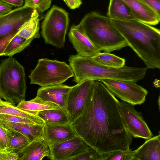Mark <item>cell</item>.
I'll use <instances>...</instances> for the list:
<instances>
[{"label":"cell","instance_id":"ba28073f","mask_svg":"<svg viewBox=\"0 0 160 160\" xmlns=\"http://www.w3.org/2000/svg\"><path fill=\"white\" fill-rule=\"evenodd\" d=\"M100 81L115 97L133 106L143 103L148 94L146 89L135 82L110 79Z\"/></svg>","mask_w":160,"mask_h":160},{"label":"cell","instance_id":"836d02e7","mask_svg":"<svg viewBox=\"0 0 160 160\" xmlns=\"http://www.w3.org/2000/svg\"><path fill=\"white\" fill-rule=\"evenodd\" d=\"M160 16V0H142Z\"/></svg>","mask_w":160,"mask_h":160},{"label":"cell","instance_id":"4fadbf2b","mask_svg":"<svg viewBox=\"0 0 160 160\" xmlns=\"http://www.w3.org/2000/svg\"><path fill=\"white\" fill-rule=\"evenodd\" d=\"M68 38L78 55L92 57L100 52L79 24L71 27Z\"/></svg>","mask_w":160,"mask_h":160},{"label":"cell","instance_id":"d4e9b609","mask_svg":"<svg viewBox=\"0 0 160 160\" xmlns=\"http://www.w3.org/2000/svg\"><path fill=\"white\" fill-rule=\"evenodd\" d=\"M5 129L8 141L6 152L17 154L31 142L26 136L21 133Z\"/></svg>","mask_w":160,"mask_h":160},{"label":"cell","instance_id":"6da1fadb","mask_svg":"<svg viewBox=\"0 0 160 160\" xmlns=\"http://www.w3.org/2000/svg\"><path fill=\"white\" fill-rule=\"evenodd\" d=\"M71 124L78 136L104 155L127 150L132 142L122 118L119 101L100 81L94 80L89 104Z\"/></svg>","mask_w":160,"mask_h":160},{"label":"cell","instance_id":"d590c367","mask_svg":"<svg viewBox=\"0 0 160 160\" xmlns=\"http://www.w3.org/2000/svg\"><path fill=\"white\" fill-rule=\"evenodd\" d=\"M12 7V6L0 0V17L10 12Z\"/></svg>","mask_w":160,"mask_h":160},{"label":"cell","instance_id":"1f68e13d","mask_svg":"<svg viewBox=\"0 0 160 160\" xmlns=\"http://www.w3.org/2000/svg\"><path fill=\"white\" fill-rule=\"evenodd\" d=\"M18 29L14 30L0 38V56H3L4 51L12 38L15 35Z\"/></svg>","mask_w":160,"mask_h":160},{"label":"cell","instance_id":"cb8c5ba5","mask_svg":"<svg viewBox=\"0 0 160 160\" xmlns=\"http://www.w3.org/2000/svg\"><path fill=\"white\" fill-rule=\"evenodd\" d=\"M17 106L23 110L35 114L43 110L61 108L55 103L45 101L37 96L30 101L24 100L19 102Z\"/></svg>","mask_w":160,"mask_h":160},{"label":"cell","instance_id":"f1b7e54d","mask_svg":"<svg viewBox=\"0 0 160 160\" xmlns=\"http://www.w3.org/2000/svg\"><path fill=\"white\" fill-rule=\"evenodd\" d=\"M52 0H25L23 6L25 8H32L38 13L43 12L49 8Z\"/></svg>","mask_w":160,"mask_h":160},{"label":"cell","instance_id":"d6986e66","mask_svg":"<svg viewBox=\"0 0 160 160\" xmlns=\"http://www.w3.org/2000/svg\"><path fill=\"white\" fill-rule=\"evenodd\" d=\"M134 160H160V134L147 139L133 151Z\"/></svg>","mask_w":160,"mask_h":160},{"label":"cell","instance_id":"ffe728a7","mask_svg":"<svg viewBox=\"0 0 160 160\" xmlns=\"http://www.w3.org/2000/svg\"><path fill=\"white\" fill-rule=\"evenodd\" d=\"M0 114L15 116L28 119L36 124H44V121L36 114L21 109L15 105L4 101L0 98Z\"/></svg>","mask_w":160,"mask_h":160},{"label":"cell","instance_id":"5b68a950","mask_svg":"<svg viewBox=\"0 0 160 160\" xmlns=\"http://www.w3.org/2000/svg\"><path fill=\"white\" fill-rule=\"evenodd\" d=\"M27 88L24 67L9 57L0 63V98L14 105L25 100Z\"/></svg>","mask_w":160,"mask_h":160},{"label":"cell","instance_id":"277c9868","mask_svg":"<svg viewBox=\"0 0 160 160\" xmlns=\"http://www.w3.org/2000/svg\"><path fill=\"white\" fill-rule=\"evenodd\" d=\"M79 24L100 52H110L128 46L107 16L91 12L85 16Z\"/></svg>","mask_w":160,"mask_h":160},{"label":"cell","instance_id":"9c48e42d","mask_svg":"<svg viewBox=\"0 0 160 160\" xmlns=\"http://www.w3.org/2000/svg\"><path fill=\"white\" fill-rule=\"evenodd\" d=\"M94 80H87L73 86L69 94L66 110L72 123L84 112L89 104L93 93Z\"/></svg>","mask_w":160,"mask_h":160},{"label":"cell","instance_id":"8d00e7d4","mask_svg":"<svg viewBox=\"0 0 160 160\" xmlns=\"http://www.w3.org/2000/svg\"><path fill=\"white\" fill-rule=\"evenodd\" d=\"M68 6L71 9L78 8L82 4V0H63Z\"/></svg>","mask_w":160,"mask_h":160},{"label":"cell","instance_id":"3957f363","mask_svg":"<svg viewBox=\"0 0 160 160\" xmlns=\"http://www.w3.org/2000/svg\"><path fill=\"white\" fill-rule=\"evenodd\" d=\"M69 65L73 73V81L78 83L87 80L104 79L137 82L145 76L147 68L124 66L120 68H108L95 62L92 57L70 55Z\"/></svg>","mask_w":160,"mask_h":160},{"label":"cell","instance_id":"5bb4252c","mask_svg":"<svg viewBox=\"0 0 160 160\" xmlns=\"http://www.w3.org/2000/svg\"><path fill=\"white\" fill-rule=\"evenodd\" d=\"M73 87L62 84L41 87L38 89L36 96L66 110L68 97Z\"/></svg>","mask_w":160,"mask_h":160},{"label":"cell","instance_id":"7c38bea8","mask_svg":"<svg viewBox=\"0 0 160 160\" xmlns=\"http://www.w3.org/2000/svg\"><path fill=\"white\" fill-rule=\"evenodd\" d=\"M34 10L23 6L12 10L0 17V38L18 29L31 17Z\"/></svg>","mask_w":160,"mask_h":160},{"label":"cell","instance_id":"7a4b0ae2","mask_svg":"<svg viewBox=\"0 0 160 160\" xmlns=\"http://www.w3.org/2000/svg\"><path fill=\"white\" fill-rule=\"evenodd\" d=\"M110 19L147 69H160V30L136 19Z\"/></svg>","mask_w":160,"mask_h":160},{"label":"cell","instance_id":"9a60e30c","mask_svg":"<svg viewBox=\"0 0 160 160\" xmlns=\"http://www.w3.org/2000/svg\"><path fill=\"white\" fill-rule=\"evenodd\" d=\"M45 139L49 146L57 144L78 135L71 123L54 124L45 122Z\"/></svg>","mask_w":160,"mask_h":160},{"label":"cell","instance_id":"d6a6232c","mask_svg":"<svg viewBox=\"0 0 160 160\" xmlns=\"http://www.w3.org/2000/svg\"><path fill=\"white\" fill-rule=\"evenodd\" d=\"M8 144V138L6 130L0 125V151H6Z\"/></svg>","mask_w":160,"mask_h":160},{"label":"cell","instance_id":"52a82bcc","mask_svg":"<svg viewBox=\"0 0 160 160\" xmlns=\"http://www.w3.org/2000/svg\"><path fill=\"white\" fill-rule=\"evenodd\" d=\"M69 24L68 12L53 5L42 24L41 34L45 43L58 48L63 47Z\"/></svg>","mask_w":160,"mask_h":160},{"label":"cell","instance_id":"7402d4cb","mask_svg":"<svg viewBox=\"0 0 160 160\" xmlns=\"http://www.w3.org/2000/svg\"><path fill=\"white\" fill-rule=\"evenodd\" d=\"M36 114L44 122L64 124L70 122V118L68 112L66 109L62 108L43 110Z\"/></svg>","mask_w":160,"mask_h":160},{"label":"cell","instance_id":"4316f807","mask_svg":"<svg viewBox=\"0 0 160 160\" xmlns=\"http://www.w3.org/2000/svg\"><path fill=\"white\" fill-rule=\"evenodd\" d=\"M33 39H27L16 35L11 40L5 48L3 56L12 57L14 55L21 52L29 46Z\"/></svg>","mask_w":160,"mask_h":160},{"label":"cell","instance_id":"44dd1931","mask_svg":"<svg viewBox=\"0 0 160 160\" xmlns=\"http://www.w3.org/2000/svg\"><path fill=\"white\" fill-rule=\"evenodd\" d=\"M40 20L39 13L34 10L31 18L21 26L16 35L27 39L39 38Z\"/></svg>","mask_w":160,"mask_h":160},{"label":"cell","instance_id":"ac0fdd59","mask_svg":"<svg viewBox=\"0 0 160 160\" xmlns=\"http://www.w3.org/2000/svg\"><path fill=\"white\" fill-rule=\"evenodd\" d=\"M50 152L45 138H39L30 142L17 153L18 160H41L48 157Z\"/></svg>","mask_w":160,"mask_h":160},{"label":"cell","instance_id":"30bf717a","mask_svg":"<svg viewBox=\"0 0 160 160\" xmlns=\"http://www.w3.org/2000/svg\"><path fill=\"white\" fill-rule=\"evenodd\" d=\"M119 108L124 126L132 137L147 139L152 137L141 113L138 112L133 105L119 101Z\"/></svg>","mask_w":160,"mask_h":160},{"label":"cell","instance_id":"2e32d148","mask_svg":"<svg viewBox=\"0 0 160 160\" xmlns=\"http://www.w3.org/2000/svg\"><path fill=\"white\" fill-rule=\"evenodd\" d=\"M137 20L149 25H156L160 22V16L142 0H123Z\"/></svg>","mask_w":160,"mask_h":160},{"label":"cell","instance_id":"e0dca14e","mask_svg":"<svg viewBox=\"0 0 160 160\" xmlns=\"http://www.w3.org/2000/svg\"><path fill=\"white\" fill-rule=\"evenodd\" d=\"M0 125L6 129L21 133L31 142L39 138H45L44 124L14 123L0 120Z\"/></svg>","mask_w":160,"mask_h":160},{"label":"cell","instance_id":"8fae6325","mask_svg":"<svg viewBox=\"0 0 160 160\" xmlns=\"http://www.w3.org/2000/svg\"><path fill=\"white\" fill-rule=\"evenodd\" d=\"M89 146L77 136L61 143L49 146L50 152L48 157L51 160H71Z\"/></svg>","mask_w":160,"mask_h":160},{"label":"cell","instance_id":"74e56055","mask_svg":"<svg viewBox=\"0 0 160 160\" xmlns=\"http://www.w3.org/2000/svg\"><path fill=\"white\" fill-rule=\"evenodd\" d=\"M12 6L16 7H22L23 4V0H0Z\"/></svg>","mask_w":160,"mask_h":160},{"label":"cell","instance_id":"83f0119b","mask_svg":"<svg viewBox=\"0 0 160 160\" xmlns=\"http://www.w3.org/2000/svg\"><path fill=\"white\" fill-rule=\"evenodd\" d=\"M103 160H134L133 151L130 148L115 151L104 155Z\"/></svg>","mask_w":160,"mask_h":160},{"label":"cell","instance_id":"e575fe53","mask_svg":"<svg viewBox=\"0 0 160 160\" xmlns=\"http://www.w3.org/2000/svg\"><path fill=\"white\" fill-rule=\"evenodd\" d=\"M17 153L6 151H0V160H18Z\"/></svg>","mask_w":160,"mask_h":160},{"label":"cell","instance_id":"4dcf8cb0","mask_svg":"<svg viewBox=\"0 0 160 160\" xmlns=\"http://www.w3.org/2000/svg\"><path fill=\"white\" fill-rule=\"evenodd\" d=\"M0 120L14 123L36 124L24 118L6 114H0Z\"/></svg>","mask_w":160,"mask_h":160},{"label":"cell","instance_id":"484cf974","mask_svg":"<svg viewBox=\"0 0 160 160\" xmlns=\"http://www.w3.org/2000/svg\"><path fill=\"white\" fill-rule=\"evenodd\" d=\"M92 58L97 64L108 68H118L125 66V59L110 52H99Z\"/></svg>","mask_w":160,"mask_h":160},{"label":"cell","instance_id":"603a6c76","mask_svg":"<svg viewBox=\"0 0 160 160\" xmlns=\"http://www.w3.org/2000/svg\"><path fill=\"white\" fill-rule=\"evenodd\" d=\"M107 15L110 18L136 19L123 0H110Z\"/></svg>","mask_w":160,"mask_h":160},{"label":"cell","instance_id":"8992f818","mask_svg":"<svg viewBox=\"0 0 160 160\" xmlns=\"http://www.w3.org/2000/svg\"><path fill=\"white\" fill-rule=\"evenodd\" d=\"M73 76L70 65L65 62L44 58L38 59L28 77L31 84L44 87L62 84Z\"/></svg>","mask_w":160,"mask_h":160},{"label":"cell","instance_id":"f546056e","mask_svg":"<svg viewBox=\"0 0 160 160\" xmlns=\"http://www.w3.org/2000/svg\"><path fill=\"white\" fill-rule=\"evenodd\" d=\"M104 156L89 146L83 152L73 158L71 160H103Z\"/></svg>","mask_w":160,"mask_h":160}]
</instances>
